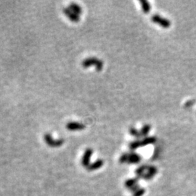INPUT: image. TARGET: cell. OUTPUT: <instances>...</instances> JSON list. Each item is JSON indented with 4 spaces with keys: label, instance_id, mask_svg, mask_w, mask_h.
Wrapping results in <instances>:
<instances>
[{
    "label": "cell",
    "instance_id": "obj_1",
    "mask_svg": "<svg viewBox=\"0 0 196 196\" xmlns=\"http://www.w3.org/2000/svg\"><path fill=\"white\" fill-rule=\"evenodd\" d=\"M95 66L97 71H100L103 67V63L101 60L97 58H88L82 62V66L85 68L91 66Z\"/></svg>",
    "mask_w": 196,
    "mask_h": 196
},
{
    "label": "cell",
    "instance_id": "obj_2",
    "mask_svg": "<svg viewBox=\"0 0 196 196\" xmlns=\"http://www.w3.org/2000/svg\"><path fill=\"white\" fill-rule=\"evenodd\" d=\"M44 139L45 142L47 143L48 146L51 147H60L63 145L64 143V140L63 139H58V140H55L53 137H52V135L49 133L45 134L44 136Z\"/></svg>",
    "mask_w": 196,
    "mask_h": 196
},
{
    "label": "cell",
    "instance_id": "obj_3",
    "mask_svg": "<svg viewBox=\"0 0 196 196\" xmlns=\"http://www.w3.org/2000/svg\"><path fill=\"white\" fill-rule=\"evenodd\" d=\"M151 20L155 23L161 25L163 28H168L171 26V21L165 18L161 17V16H158V15H155V16H152Z\"/></svg>",
    "mask_w": 196,
    "mask_h": 196
},
{
    "label": "cell",
    "instance_id": "obj_4",
    "mask_svg": "<svg viewBox=\"0 0 196 196\" xmlns=\"http://www.w3.org/2000/svg\"><path fill=\"white\" fill-rule=\"evenodd\" d=\"M157 172H158V169H157L156 166L148 165L145 173L142 176V179H144L145 180H150V179H153L156 176Z\"/></svg>",
    "mask_w": 196,
    "mask_h": 196
},
{
    "label": "cell",
    "instance_id": "obj_5",
    "mask_svg": "<svg viewBox=\"0 0 196 196\" xmlns=\"http://www.w3.org/2000/svg\"><path fill=\"white\" fill-rule=\"evenodd\" d=\"M93 150L91 148H87L84 152L82 158H81V165L84 167H88L90 165V159L92 156Z\"/></svg>",
    "mask_w": 196,
    "mask_h": 196
},
{
    "label": "cell",
    "instance_id": "obj_6",
    "mask_svg": "<svg viewBox=\"0 0 196 196\" xmlns=\"http://www.w3.org/2000/svg\"><path fill=\"white\" fill-rule=\"evenodd\" d=\"M66 128L70 131H80L85 129V125L80 122L71 121L66 124Z\"/></svg>",
    "mask_w": 196,
    "mask_h": 196
},
{
    "label": "cell",
    "instance_id": "obj_7",
    "mask_svg": "<svg viewBox=\"0 0 196 196\" xmlns=\"http://www.w3.org/2000/svg\"><path fill=\"white\" fill-rule=\"evenodd\" d=\"M63 13L66 15V16L68 17L70 20H71L72 22L74 23H77L80 20V17L78 15L76 14V13H73L71 10H70L69 8H64L63 10Z\"/></svg>",
    "mask_w": 196,
    "mask_h": 196
},
{
    "label": "cell",
    "instance_id": "obj_8",
    "mask_svg": "<svg viewBox=\"0 0 196 196\" xmlns=\"http://www.w3.org/2000/svg\"><path fill=\"white\" fill-rule=\"evenodd\" d=\"M142 158L140 155H138L136 153H129V158H128V162L127 164H137L141 161Z\"/></svg>",
    "mask_w": 196,
    "mask_h": 196
},
{
    "label": "cell",
    "instance_id": "obj_9",
    "mask_svg": "<svg viewBox=\"0 0 196 196\" xmlns=\"http://www.w3.org/2000/svg\"><path fill=\"white\" fill-rule=\"evenodd\" d=\"M104 161L102 159L97 160L96 161H94L92 164H90V165L87 167V170L88 171H94V170H97L99 169H100L101 167L103 166Z\"/></svg>",
    "mask_w": 196,
    "mask_h": 196
},
{
    "label": "cell",
    "instance_id": "obj_10",
    "mask_svg": "<svg viewBox=\"0 0 196 196\" xmlns=\"http://www.w3.org/2000/svg\"><path fill=\"white\" fill-rule=\"evenodd\" d=\"M139 178L136 177V178H132V179H128L125 181L124 182V185L128 190H129L130 188H132V187H134L135 185H136L138 184L139 182Z\"/></svg>",
    "mask_w": 196,
    "mask_h": 196
},
{
    "label": "cell",
    "instance_id": "obj_11",
    "mask_svg": "<svg viewBox=\"0 0 196 196\" xmlns=\"http://www.w3.org/2000/svg\"><path fill=\"white\" fill-rule=\"evenodd\" d=\"M156 140H157L156 138L154 137H145V138L143 139L142 140H141L142 147H143V146L148 145H150V144H154V143L156 142Z\"/></svg>",
    "mask_w": 196,
    "mask_h": 196
},
{
    "label": "cell",
    "instance_id": "obj_12",
    "mask_svg": "<svg viewBox=\"0 0 196 196\" xmlns=\"http://www.w3.org/2000/svg\"><path fill=\"white\" fill-rule=\"evenodd\" d=\"M68 8L70 9V10H71L73 13L78 15V16L82 13V9H81V7H80L78 4H76V3H71V4H69Z\"/></svg>",
    "mask_w": 196,
    "mask_h": 196
},
{
    "label": "cell",
    "instance_id": "obj_13",
    "mask_svg": "<svg viewBox=\"0 0 196 196\" xmlns=\"http://www.w3.org/2000/svg\"><path fill=\"white\" fill-rule=\"evenodd\" d=\"M147 166L148 165H142L141 166H140L139 168H137L135 171V174H136L137 177H138L139 179L142 178V176H143V174L145 173L146 170H147Z\"/></svg>",
    "mask_w": 196,
    "mask_h": 196
},
{
    "label": "cell",
    "instance_id": "obj_14",
    "mask_svg": "<svg viewBox=\"0 0 196 196\" xmlns=\"http://www.w3.org/2000/svg\"><path fill=\"white\" fill-rule=\"evenodd\" d=\"M140 4H141L142 9L143 12L145 14H147V13H150L151 7H150V4L148 1H145V0H141L140 1Z\"/></svg>",
    "mask_w": 196,
    "mask_h": 196
},
{
    "label": "cell",
    "instance_id": "obj_15",
    "mask_svg": "<svg viewBox=\"0 0 196 196\" xmlns=\"http://www.w3.org/2000/svg\"><path fill=\"white\" fill-rule=\"evenodd\" d=\"M150 129H151V126H150L149 124L145 125V126L142 128L141 130L140 131L141 137H147V135L149 134V132H150Z\"/></svg>",
    "mask_w": 196,
    "mask_h": 196
},
{
    "label": "cell",
    "instance_id": "obj_16",
    "mask_svg": "<svg viewBox=\"0 0 196 196\" xmlns=\"http://www.w3.org/2000/svg\"><path fill=\"white\" fill-rule=\"evenodd\" d=\"M140 147H142L141 140H135V141L132 142L129 144V148L132 150H136Z\"/></svg>",
    "mask_w": 196,
    "mask_h": 196
},
{
    "label": "cell",
    "instance_id": "obj_17",
    "mask_svg": "<svg viewBox=\"0 0 196 196\" xmlns=\"http://www.w3.org/2000/svg\"><path fill=\"white\" fill-rule=\"evenodd\" d=\"M128 158H129V153H123L119 158V162L121 164H127Z\"/></svg>",
    "mask_w": 196,
    "mask_h": 196
},
{
    "label": "cell",
    "instance_id": "obj_18",
    "mask_svg": "<svg viewBox=\"0 0 196 196\" xmlns=\"http://www.w3.org/2000/svg\"><path fill=\"white\" fill-rule=\"evenodd\" d=\"M129 132H130V134L132 135V136L135 137H141V135H140V132H139L138 130H137L135 128H131L129 129Z\"/></svg>",
    "mask_w": 196,
    "mask_h": 196
},
{
    "label": "cell",
    "instance_id": "obj_19",
    "mask_svg": "<svg viewBox=\"0 0 196 196\" xmlns=\"http://www.w3.org/2000/svg\"><path fill=\"white\" fill-rule=\"evenodd\" d=\"M145 192V190L144 188H140L138 190H137L136 192H135L133 194V196H142Z\"/></svg>",
    "mask_w": 196,
    "mask_h": 196
},
{
    "label": "cell",
    "instance_id": "obj_20",
    "mask_svg": "<svg viewBox=\"0 0 196 196\" xmlns=\"http://www.w3.org/2000/svg\"><path fill=\"white\" fill-rule=\"evenodd\" d=\"M140 185H139V184H137V185H135V186H134V187H132V188H130V189H129V190H130L131 192H132V193H134V192H136L137 190H138L140 189Z\"/></svg>",
    "mask_w": 196,
    "mask_h": 196
}]
</instances>
